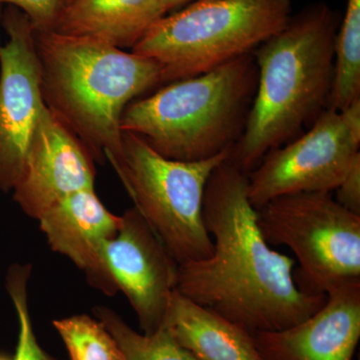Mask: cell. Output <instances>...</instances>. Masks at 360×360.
<instances>
[{"instance_id":"1","label":"cell","mask_w":360,"mask_h":360,"mask_svg":"<svg viewBox=\"0 0 360 360\" xmlns=\"http://www.w3.org/2000/svg\"><path fill=\"white\" fill-rule=\"evenodd\" d=\"M248 174L229 158L206 184L202 219L212 239L210 257L179 264L176 290L250 331L281 330L323 307L295 281V258L272 250L248 195Z\"/></svg>"},{"instance_id":"2","label":"cell","mask_w":360,"mask_h":360,"mask_svg":"<svg viewBox=\"0 0 360 360\" xmlns=\"http://www.w3.org/2000/svg\"><path fill=\"white\" fill-rule=\"evenodd\" d=\"M340 14L314 2L253 52L257 85L243 136L229 160L245 174L303 134L328 110Z\"/></svg>"},{"instance_id":"3","label":"cell","mask_w":360,"mask_h":360,"mask_svg":"<svg viewBox=\"0 0 360 360\" xmlns=\"http://www.w3.org/2000/svg\"><path fill=\"white\" fill-rule=\"evenodd\" d=\"M34 32L45 105L94 161L108 160L117 169L123 160V111L161 84L160 66L99 40Z\"/></svg>"},{"instance_id":"4","label":"cell","mask_w":360,"mask_h":360,"mask_svg":"<svg viewBox=\"0 0 360 360\" xmlns=\"http://www.w3.org/2000/svg\"><path fill=\"white\" fill-rule=\"evenodd\" d=\"M257 85L250 53L132 101L120 129L139 135L168 160H207L233 148L243 136Z\"/></svg>"},{"instance_id":"5","label":"cell","mask_w":360,"mask_h":360,"mask_svg":"<svg viewBox=\"0 0 360 360\" xmlns=\"http://www.w3.org/2000/svg\"><path fill=\"white\" fill-rule=\"evenodd\" d=\"M291 14L290 0H198L155 21L131 52L155 60L170 84L253 53Z\"/></svg>"},{"instance_id":"6","label":"cell","mask_w":360,"mask_h":360,"mask_svg":"<svg viewBox=\"0 0 360 360\" xmlns=\"http://www.w3.org/2000/svg\"><path fill=\"white\" fill-rule=\"evenodd\" d=\"M122 148L116 174L177 264L210 257L213 243L203 224V196L210 175L231 149L205 160H168L130 132H122Z\"/></svg>"},{"instance_id":"7","label":"cell","mask_w":360,"mask_h":360,"mask_svg":"<svg viewBox=\"0 0 360 360\" xmlns=\"http://www.w3.org/2000/svg\"><path fill=\"white\" fill-rule=\"evenodd\" d=\"M257 210V222L269 245L295 255V281L311 295L360 281V215L348 212L329 193L281 196Z\"/></svg>"},{"instance_id":"8","label":"cell","mask_w":360,"mask_h":360,"mask_svg":"<svg viewBox=\"0 0 360 360\" xmlns=\"http://www.w3.org/2000/svg\"><path fill=\"white\" fill-rule=\"evenodd\" d=\"M360 98L326 110L307 132L267 153L248 174L255 210L281 196L335 191L360 158Z\"/></svg>"},{"instance_id":"9","label":"cell","mask_w":360,"mask_h":360,"mask_svg":"<svg viewBox=\"0 0 360 360\" xmlns=\"http://www.w3.org/2000/svg\"><path fill=\"white\" fill-rule=\"evenodd\" d=\"M0 44V191H13L25 170L37 123L45 108L41 68L30 18L7 6Z\"/></svg>"},{"instance_id":"10","label":"cell","mask_w":360,"mask_h":360,"mask_svg":"<svg viewBox=\"0 0 360 360\" xmlns=\"http://www.w3.org/2000/svg\"><path fill=\"white\" fill-rule=\"evenodd\" d=\"M115 238L103 248V262L116 290L127 296L144 335L160 329L176 290L179 264L141 212L122 215Z\"/></svg>"},{"instance_id":"11","label":"cell","mask_w":360,"mask_h":360,"mask_svg":"<svg viewBox=\"0 0 360 360\" xmlns=\"http://www.w3.org/2000/svg\"><path fill=\"white\" fill-rule=\"evenodd\" d=\"M94 160L82 142L45 106L13 200L39 220L70 194L94 189Z\"/></svg>"},{"instance_id":"12","label":"cell","mask_w":360,"mask_h":360,"mask_svg":"<svg viewBox=\"0 0 360 360\" xmlns=\"http://www.w3.org/2000/svg\"><path fill=\"white\" fill-rule=\"evenodd\" d=\"M321 309L290 328L252 333L262 360H354L360 340V281L328 291Z\"/></svg>"},{"instance_id":"13","label":"cell","mask_w":360,"mask_h":360,"mask_svg":"<svg viewBox=\"0 0 360 360\" xmlns=\"http://www.w3.org/2000/svg\"><path fill=\"white\" fill-rule=\"evenodd\" d=\"M39 222L52 250L84 270L97 290L110 296L117 292L104 264L103 248L120 231L122 217L110 212L94 189L66 196Z\"/></svg>"},{"instance_id":"14","label":"cell","mask_w":360,"mask_h":360,"mask_svg":"<svg viewBox=\"0 0 360 360\" xmlns=\"http://www.w3.org/2000/svg\"><path fill=\"white\" fill-rule=\"evenodd\" d=\"M161 328L200 360H262L250 331L176 290Z\"/></svg>"},{"instance_id":"15","label":"cell","mask_w":360,"mask_h":360,"mask_svg":"<svg viewBox=\"0 0 360 360\" xmlns=\"http://www.w3.org/2000/svg\"><path fill=\"white\" fill-rule=\"evenodd\" d=\"M158 0H70L54 32L132 49L155 21Z\"/></svg>"},{"instance_id":"16","label":"cell","mask_w":360,"mask_h":360,"mask_svg":"<svg viewBox=\"0 0 360 360\" xmlns=\"http://www.w3.org/2000/svg\"><path fill=\"white\" fill-rule=\"evenodd\" d=\"M360 98V0H347L336 33L328 108L341 111Z\"/></svg>"},{"instance_id":"17","label":"cell","mask_w":360,"mask_h":360,"mask_svg":"<svg viewBox=\"0 0 360 360\" xmlns=\"http://www.w3.org/2000/svg\"><path fill=\"white\" fill-rule=\"evenodd\" d=\"M94 314L115 338L125 360H200L175 342L162 328L153 335H144L134 330L108 307H96Z\"/></svg>"},{"instance_id":"18","label":"cell","mask_w":360,"mask_h":360,"mask_svg":"<svg viewBox=\"0 0 360 360\" xmlns=\"http://www.w3.org/2000/svg\"><path fill=\"white\" fill-rule=\"evenodd\" d=\"M70 360H125L115 338L98 319L86 314L53 321Z\"/></svg>"},{"instance_id":"19","label":"cell","mask_w":360,"mask_h":360,"mask_svg":"<svg viewBox=\"0 0 360 360\" xmlns=\"http://www.w3.org/2000/svg\"><path fill=\"white\" fill-rule=\"evenodd\" d=\"M32 265H11L6 276V290L13 300L18 321V340L13 360H54L40 347L33 330L30 305L28 281Z\"/></svg>"},{"instance_id":"20","label":"cell","mask_w":360,"mask_h":360,"mask_svg":"<svg viewBox=\"0 0 360 360\" xmlns=\"http://www.w3.org/2000/svg\"><path fill=\"white\" fill-rule=\"evenodd\" d=\"M2 4L22 11L37 32H53L61 9V0H0Z\"/></svg>"},{"instance_id":"21","label":"cell","mask_w":360,"mask_h":360,"mask_svg":"<svg viewBox=\"0 0 360 360\" xmlns=\"http://www.w3.org/2000/svg\"><path fill=\"white\" fill-rule=\"evenodd\" d=\"M335 200L348 212L360 215V158H357L340 186Z\"/></svg>"},{"instance_id":"22","label":"cell","mask_w":360,"mask_h":360,"mask_svg":"<svg viewBox=\"0 0 360 360\" xmlns=\"http://www.w3.org/2000/svg\"><path fill=\"white\" fill-rule=\"evenodd\" d=\"M194 1H198V0H158V16H160V18H162V16L167 15L170 11L177 8V7L191 4V2Z\"/></svg>"},{"instance_id":"23","label":"cell","mask_w":360,"mask_h":360,"mask_svg":"<svg viewBox=\"0 0 360 360\" xmlns=\"http://www.w3.org/2000/svg\"><path fill=\"white\" fill-rule=\"evenodd\" d=\"M0 360H13L8 359V357L4 356V355L0 354Z\"/></svg>"},{"instance_id":"24","label":"cell","mask_w":360,"mask_h":360,"mask_svg":"<svg viewBox=\"0 0 360 360\" xmlns=\"http://www.w3.org/2000/svg\"><path fill=\"white\" fill-rule=\"evenodd\" d=\"M68 1H70V0H61V7L65 6V4H68Z\"/></svg>"},{"instance_id":"25","label":"cell","mask_w":360,"mask_h":360,"mask_svg":"<svg viewBox=\"0 0 360 360\" xmlns=\"http://www.w3.org/2000/svg\"><path fill=\"white\" fill-rule=\"evenodd\" d=\"M2 6H0V23H1Z\"/></svg>"}]
</instances>
